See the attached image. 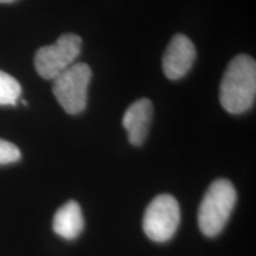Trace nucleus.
Instances as JSON below:
<instances>
[{
  "mask_svg": "<svg viewBox=\"0 0 256 256\" xmlns=\"http://www.w3.org/2000/svg\"><path fill=\"white\" fill-rule=\"evenodd\" d=\"M20 94L22 87L17 80L0 70V106H16Z\"/></svg>",
  "mask_w": 256,
  "mask_h": 256,
  "instance_id": "1a4fd4ad",
  "label": "nucleus"
},
{
  "mask_svg": "<svg viewBox=\"0 0 256 256\" xmlns=\"http://www.w3.org/2000/svg\"><path fill=\"white\" fill-rule=\"evenodd\" d=\"M22 153L14 144L0 139V165L12 164L20 159Z\"/></svg>",
  "mask_w": 256,
  "mask_h": 256,
  "instance_id": "9d476101",
  "label": "nucleus"
},
{
  "mask_svg": "<svg viewBox=\"0 0 256 256\" xmlns=\"http://www.w3.org/2000/svg\"><path fill=\"white\" fill-rule=\"evenodd\" d=\"M152 115L153 104L148 98L134 101L124 112L122 126L127 130L128 140L133 146H142L145 142Z\"/></svg>",
  "mask_w": 256,
  "mask_h": 256,
  "instance_id": "0eeeda50",
  "label": "nucleus"
},
{
  "mask_svg": "<svg viewBox=\"0 0 256 256\" xmlns=\"http://www.w3.org/2000/svg\"><path fill=\"white\" fill-rule=\"evenodd\" d=\"M90 80L92 69L84 62H75L52 80L54 95L66 113L76 115L86 110Z\"/></svg>",
  "mask_w": 256,
  "mask_h": 256,
  "instance_id": "7ed1b4c3",
  "label": "nucleus"
},
{
  "mask_svg": "<svg viewBox=\"0 0 256 256\" xmlns=\"http://www.w3.org/2000/svg\"><path fill=\"white\" fill-rule=\"evenodd\" d=\"M256 63L250 56H236L229 63L220 87V102L230 114H241L254 104Z\"/></svg>",
  "mask_w": 256,
  "mask_h": 256,
  "instance_id": "f257e3e1",
  "label": "nucleus"
},
{
  "mask_svg": "<svg viewBox=\"0 0 256 256\" xmlns=\"http://www.w3.org/2000/svg\"><path fill=\"white\" fill-rule=\"evenodd\" d=\"M16 2V0H0L2 4H8V2Z\"/></svg>",
  "mask_w": 256,
  "mask_h": 256,
  "instance_id": "9b49d317",
  "label": "nucleus"
},
{
  "mask_svg": "<svg viewBox=\"0 0 256 256\" xmlns=\"http://www.w3.org/2000/svg\"><path fill=\"white\" fill-rule=\"evenodd\" d=\"M180 223V209L171 194H159L146 208L142 228L146 236L154 242H168L174 238Z\"/></svg>",
  "mask_w": 256,
  "mask_h": 256,
  "instance_id": "39448f33",
  "label": "nucleus"
},
{
  "mask_svg": "<svg viewBox=\"0 0 256 256\" xmlns=\"http://www.w3.org/2000/svg\"><path fill=\"white\" fill-rule=\"evenodd\" d=\"M196 60V48L190 38L177 34L170 40L162 56V70L172 81L182 78L191 69Z\"/></svg>",
  "mask_w": 256,
  "mask_h": 256,
  "instance_id": "423d86ee",
  "label": "nucleus"
},
{
  "mask_svg": "<svg viewBox=\"0 0 256 256\" xmlns=\"http://www.w3.org/2000/svg\"><path fill=\"white\" fill-rule=\"evenodd\" d=\"M236 190L228 179H217L204 194L198 210V226L208 238L222 232L235 206Z\"/></svg>",
  "mask_w": 256,
  "mask_h": 256,
  "instance_id": "f03ea898",
  "label": "nucleus"
},
{
  "mask_svg": "<svg viewBox=\"0 0 256 256\" xmlns=\"http://www.w3.org/2000/svg\"><path fill=\"white\" fill-rule=\"evenodd\" d=\"M84 226L81 206L78 202L69 200L56 211L52 228L57 235L66 240L78 238Z\"/></svg>",
  "mask_w": 256,
  "mask_h": 256,
  "instance_id": "6e6552de",
  "label": "nucleus"
},
{
  "mask_svg": "<svg viewBox=\"0 0 256 256\" xmlns=\"http://www.w3.org/2000/svg\"><path fill=\"white\" fill-rule=\"evenodd\" d=\"M82 49V38L75 34H64L54 44L40 48L34 56V68L44 80H55L75 63Z\"/></svg>",
  "mask_w": 256,
  "mask_h": 256,
  "instance_id": "20e7f679",
  "label": "nucleus"
}]
</instances>
